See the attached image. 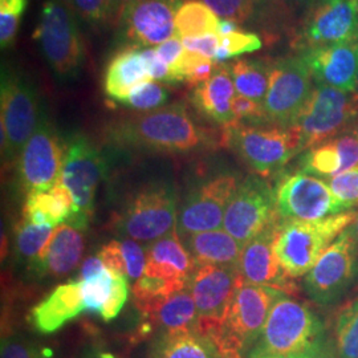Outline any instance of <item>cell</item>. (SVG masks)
Segmentation results:
<instances>
[{"label": "cell", "mask_w": 358, "mask_h": 358, "mask_svg": "<svg viewBox=\"0 0 358 358\" xmlns=\"http://www.w3.org/2000/svg\"><path fill=\"white\" fill-rule=\"evenodd\" d=\"M77 19L90 27L110 24L109 0H65Z\"/></svg>", "instance_id": "cell-43"}, {"label": "cell", "mask_w": 358, "mask_h": 358, "mask_svg": "<svg viewBox=\"0 0 358 358\" xmlns=\"http://www.w3.org/2000/svg\"><path fill=\"white\" fill-rule=\"evenodd\" d=\"M28 0H0V45L10 48L16 38Z\"/></svg>", "instance_id": "cell-42"}, {"label": "cell", "mask_w": 358, "mask_h": 358, "mask_svg": "<svg viewBox=\"0 0 358 358\" xmlns=\"http://www.w3.org/2000/svg\"><path fill=\"white\" fill-rule=\"evenodd\" d=\"M34 38L55 77L68 83L80 76L85 62L78 19L65 0H45Z\"/></svg>", "instance_id": "cell-4"}, {"label": "cell", "mask_w": 358, "mask_h": 358, "mask_svg": "<svg viewBox=\"0 0 358 358\" xmlns=\"http://www.w3.org/2000/svg\"><path fill=\"white\" fill-rule=\"evenodd\" d=\"M128 294V279L113 271V285H112L110 296L100 315L103 321L108 322L118 316V313L121 312V309L127 303Z\"/></svg>", "instance_id": "cell-47"}, {"label": "cell", "mask_w": 358, "mask_h": 358, "mask_svg": "<svg viewBox=\"0 0 358 358\" xmlns=\"http://www.w3.org/2000/svg\"><path fill=\"white\" fill-rule=\"evenodd\" d=\"M356 214L352 210L320 220H280L275 252L285 273L291 279L306 276Z\"/></svg>", "instance_id": "cell-3"}, {"label": "cell", "mask_w": 358, "mask_h": 358, "mask_svg": "<svg viewBox=\"0 0 358 358\" xmlns=\"http://www.w3.org/2000/svg\"><path fill=\"white\" fill-rule=\"evenodd\" d=\"M263 47V41L254 32L248 31H235L229 35L220 36V43L217 48L214 62L222 64L235 56L259 51Z\"/></svg>", "instance_id": "cell-40"}, {"label": "cell", "mask_w": 358, "mask_h": 358, "mask_svg": "<svg viewBox=\"0 0 358 358\" xmlns=\"http://www.w3.org/2000/svg\"><path fill=\"white\" fill-rule=\"evenodd\" d=\"M195 269L196 263L177 229L146 247V276L189 284Z\"/></svg>", "instance_id": "cell-24"}, {"label": "cell", "mask_w": 358, "mask_h": 358, "mask_svg": "<svg viewBox=\"0 0 358 358\" xmlns=\"http://www.w3.org/2000/svg\"><path fill=\"white\" fill-rule=\"evenodd\" d=\"M153 80L141 55V48L128 45L115 52L103 73V92L117 103H124L130 92Z\"/></svg>", "instance_id": "cell-27"}, {"label": "cell", "mask_w": 358, "mask_h": 358, "mask_svg": "<svg viewBox=\"0 0 358 358\" xmlns=\"http://www.w3.org/2000/svg\"><path fill=\"white\" fill-rule=\"evenodd\" d=\"M357 115L353 94L316 84L294 124L300 131V154L345 133Z\"/></svg>", "instance_id": "cell-10"}, {"label": "cell", "mask_w": 358, "mask_h": 358, "mask_svg": "<svg viewBox=\"0 0 358 358\" xmlns=\"http://www.w3.org/2000/svg\"><path fill=\"white\" fill-rule=\"evenodd\" d=\"M284 292L243 282L231 303L229 316L211 340L222 358H247L264 328L269 310Z\"/></svg>", "instance_id": "cell-6"}, {"label": "cell", "mask_w": 358, "mask_h": 358, "mask_svg": "<svg viewBox=\"0 0 358 358\" xmlns=\"http://www.w3.org/2000/svg\"><path fill=\"white\" fill-rule=\"evenodd\" d=\"M358 40V0H317L294 31L299 53Z\"/></svg>", "instance_id": "cell-17"}, {"label": "cell", "mask_w": 358, "mask_h": 358, "mask_svg": "<svg viewBox=\"0 0 358 358\" xmlns=\"http://www.w3.org/2000/svg\"><path fill=\"white\" fill-rule=\"evenodd\" d=\"M272 60L242 59L231 64V75L238 94L264 103L268 90Z\"/></svg>", "instance_id": "cell-32"}, {"label": "cell", "mask_w": 358, "mask_h": 358, "mask_svg": "<svg viewBox=\"0 0 358 358\" xmlns=\"http://www.w3.org/2000/svg\"><path fill=\"white\" fill-rule=\"evenodd\" d=\"M136 0H109V15H110V24L118 26L122 13L133 4Z\"/></svg>", "instance_id": "cell-54"}, {"label": "cell", "mask_w": 358, "mask_h": 358, "mask_svg": "<svg viewBox=\"0 0 358 358\" xmlns=\"http://www.w3.org/2000/svg\"><path fill=\"white\" fill-rule=\"evenodd\" d=\"M234 97L235 85L231 75V64L217 63L213 76L194 88L192 101L203 117L222 128H229L234 125L231 108Z\"/></svg>", "instance_id": "cell-25"}, {"label": "cell", "mask_w": 358, "mask_h": 358, "mask_svg": "<svg viewBox=\"0 0 358 358\" xmlns=\"http://www.w3.org/2000/svg\"><path fill=\"white\" fill-rule=\"evenodd\" d=\"M182 242L192 254L196 267L206 264L239 267L243 245L226 230L194 234Z\"/></svg>", "instance_id": "cell-29"}, {"label": "cell", "mask_w": 358, "mask_h": 358, "mask_svg": "<svg viewBox=\"0 0 358 358\" xmlns=\"http://www.w3.org/2000/svg\"><path fill=\"white\" fill-rule=\"evenodd\" d=\"M149 358H222L215 344L199 333H177L154 340Z\"/></svg>", "instance_id": "cell-31"}, {"label": "cell", "mask_w": 358, "mask_h": 358, "mask_svg": "<svg viewBox=\"0 0 358 358\" xmlns=\"http://www.w3.org/2000/svg\"><path fill=\"white\" fill-rule=\"evenodd\" d=\"M222 145L232 149L255 174L267 178L300 154V131L296 127L235 124L223 128Z\"/></svg>", "instance_id": "cell-5"}, {"label": "cell", "mask_w": 358, "mask_h": 358, "mask_svg": "<svg viewBox=\"0 0 358 358\" xmlns=\"http://www.w3.org/2000/svg\"><path fill=\"white\" fill-rule=\"evenodd\" d=\"M219 16L202 0H186L176 16V36L179 38L219 35Z\"/></svg>", "instance_id": "cell-34"}, {"label": "cell", "mask_w": 358, "mask_h": 358, "mask_svg": "<svg viewBox=\"0 0 358 358\" xmlns=\"http://www.w3.org/2000/svg\"><path fill=\"white\" fill-rule=\"evenodd\" d=\"M325 325L307 304L282 294L247 358L312 356L325 358Z\"/></svg>", "instance_id": "cell-2"}, {"label": "cell", "mask_w": 358, "mask_h": 358, "mask_svg": "<svg viewBox=\"0 0 358 358\" xmlns=\"http://www.w3.org/2000/svg\"><path fill=\"white\" fill-rule=\"evenodd\" d=\"M215 140L180 103L120 118L108 128V141L115 146L154 153H192L211 148Z\"/></svg>", "instance_id": "cell-1"}, {"label": "cell", "mask_w": 358, "mask_h": 358, "mask_svg": "<svg viewBox=\"0 0 358 358\" xmlns=\"http://www.w3.org/2000/svg\"><path fill=\"white\" fill-rule=\"evenodd\" d=\"M346 131H350L358 140V115L356 117V120L350 124V127H349V129H348Z\"/></svg>", "instance_id": "cell-56"}, {"label": "cell", "mask_w": 358, "mask_h": 358, "mask_svg": "<svg viewBox=\"0 0 358 358\" xmlns=\"http://www.w3.org/2000/svg\"><path fill=\"white\" fill-rule=\"evenodd\" d=\"M358 285V247L352 227L343 231L304 276V291L320 307L340 304Z\"/></svg>", "instance_id": "cell-7"}, {"label": "cell", "mask_w": 358, "mask_h": 358, "mask_svg": "<svg viewBox=\"0 0 358 358\" xmlns=\"http://www.w3.org/2000/svg\"><path fill=\"white\" fill-rule=\"evenodd\" d=\"M198 310L189 285L169 296L153 315L142 319L137 329L138 338L196 332Z\"/></svg>", "instance_id": "cell-23"}, {"label": "cell", "mask_w": 358, "mask_h": 358, "mask_svg": "<svg viewBox=\"0 0 358 358\" xmlns=\"http://www.w3.org/2000/svg\"><path fill=\"white\" fill-rule=\"evenodd\" d=\"M0 105L1 158L13 162L34 134L43 110L35 87L24 75L10 69L1 72Z\"/></svg>", "instance_id": "cell-8"}, {"label": "cell", "mask_w": 358, "mask_h": 358, "mask_svg": "<svg viewBox=\"0 0 358 358\" xmlns=\"http://www.w3.org/2000/svg\"><path fill=\"white\" fill-rule=\"evenodd\" d=\"M141 55L148 65L149 73L155 81L170 83V68L158 56L154 48H141Z\"/></svg>", "instance_id": "cell-51"}, {"label": "cell", "mask_w": 358, "mask_h": 358, "mask_svg": "<svg viewBox=\"0 0 358 358\" xmlns=\"http://www.w3.org/2000/svg\"><path fill=\"white\" fill-rule=\"evenodd\" d=\"M78 282L81 284V294H83L85 310L101 315L112 291L113 271L105 267L103 272H100L99 275L87 280H78Z\"/></svg>", "instance_id": "cell-39"}, {"label": "cell", "mask_w": 358, "mask_h": 358, "mask_svg": "<svg viewBox=\"0 0 358 358\" xmlns=\"http://www.w3.org/2000/svg\"><path fill=\"white\" fill-rule=\"evenodd\" d=\"M65 143L45 112L16 159L22 187L31 192H50L59 182L64 164Z\"/></svg>", "instance_id": "cell-15"}, {"label": "cell", "mask_w": 358, "mask_h": 358, "mask_svg": "<svg viewBox=\"0 0 358 358\" xmlns=\"http://www.w3.org/2000/svg\"><path fill=\"white\" fill-rule=\"evenodd\" d=\"M325 358H358V297L349 301L336 315L331 345Z\"/></svg>", "instance_id": "cell-33"}, {"label": "cell", "mask_w": 358, "mask_h": 358, "mask_svg": "<svg viewBox=\"0 0 358 358\" xmlns=\"http://www.w3.org/2000/svg\"><path fill=\"white\" fill-rule=\"evenodd\" d=\"M358 166V140L345 131L300 154L299 171L316 178H334Z\"/></svg>", "instance_id": "cell-22"}, {"label": "cell", "mask_w": 358, "mask_h": 358, "mask_svg": "<svg viewBox=\"0 0 358 358\" xmlns=\"http://www.w3.org/2000/svg\"><path fill=\"white\" fill-rule=\"evenodd\" d=\"M90 358H115L112 353H105V352H97V353H92Z\"/></svg>", "instance_id": "cell-58"}, {"label": "cell", "mask_w": 358, "mask_h": 358, "mask_svg": "<svg viewBox=\"0 0 358 358\" xmlns=\"http://www.w3.org/2000/svg\"><path fill=\"white\" fill-rule=\"evenodd\" d=\"M178 211L174 189L166 183H154L133 196L115 227L121 236L149 245L177 229Z\"/></svg>", "instance_id": "cell-9"}, {"label": "cell", "mask_w": 358, "mask_h": 358, "mask_svg": "<svg viewBox=\"0 0 358 358\" xmlns=\"http://www.w3.org/2000/svg\"><path fill=\"white\" fill-rule=\"evenodd\" d=\"M182 0H136L118 23L122 38L134 47H153L176 36Z\"/></svg>", "instance_id": "cell-19"}, {"label": "cell", "mask_w": 358, "mask_h": 358, "mask_svg": "<svg viewBox=\"0 0 358 358\" xmlns=\"http://www.w3.org/2000/svg\"><path fill=\"white\" fill-rule=\"evenodd\" d=\"M317 0H271L279 31L294 34Z\"/></svg>", "instance_id": "cell-41"}, {"label": "cell", "mask_w": 358, "mask_h": 358, "mask_svg": "<svg viewBox=\"0 0 358 358\" xmlns=\"http://www.w3.org/2000/svg\"><path fill=\"white\" fill-rule=\"evenodd\" d=\"M269 358H317L312 356H287V357H269Z\"/></svg>", "instance_id": "cell-59"}, {"label": "cell", "mask_w": 358, "mask_h": 358, "mask_svg": "<svg viewBox=\"0 0 358 358\" xmlns=\"http://www.w3.org/2000/svg\"><path fill=\"white\" fill-rule=\"evenodd\" d=\"M350 227H352V231H353V236H355V239H356V243H357L358 247V213L356 214V217H355L353 223L350 224Z\"/></svg>", "instance_id": "cell-57"}, {"label": "cell", "mask_w": 358, "mask_h": 358, "mask_svg": "<svg viewBox=\"0 0 358 358\" xmlns=\"http://www.w3.org/2000/svg\"><path fill=\"white\" fill-rule=\"evenodd\" d=\"M99 257L103 260V266L127 278V264L120 247V241H112L103 245L99 252ZM128 279V278H127Z\"/></svg>", "instance_id": "cell-50"}, {"label": "cell", "mask_w": 358, "mask_h": 358, "mask_svg": "<svg viewBox=\"0 0 358 358\" xmlns=\"http://www.w3.org/2000/svg\"><path fill=\"white\" fill-rule=\"evenodd\" d=\"M219 19H229L239 26L257 27L271 38H278L280 31L275 19L271 0H202Z\"/></svg>", "instance_id": "cell-30"}, {"label": "cell", "mask_w": 358, "mask_h": 358, "mask_svg": "<svg viewBox=\"0 0 358 358\" xmlns=\"http://www.w3.org/2000/svg\"><path fill=\"white\" fill-rule=\"evenodd\" d=\"M1 358H40L38 349L20 336L1 338Z\"/></svg>", "instance_id": "cell-48"}, {"label": "cell", "mask_w": 358, "mask_h": 358, "mask_svg": "<svg viewBox=\"0 0 358 358\" xmlns=\"http://www.w3.org/2000/svg\"><path fill=\"white\" fill-rule=\"evenodd\" d=\"M154 50L158 53V56L162 59V62L166 63L169 68H170L178 62L180 55L185 51V47L182 44V40L178 36H173L165 43L157 45Z\"/></svg>", "instance_id": "cell-52"}, {"label": "cell", "mask_w": 358, "mask_h": 358, "mask_svg": "<svg viewBox=\"0 0 358 358\" xmlns=\"http://www.w3.org/2000/svg\"><path fill=\"white\" fill-rule=\"evenodd\" d=\"M353 97H355V100L357 101L358 103V76H357V88H356V92H355V94H353Z\"/></svg>", "instance_id": "cell-60"}, {"label": "cell", "mask_w": 358, "mask_h": 358, "mask_svg": "<svg viewBox=\"0 0 358 358\" xmlns=\"http://www.w3.org/2000/svg\"><path fill=\"white\" fill-rule=\"evenodd\" d=\"M317 84L355 94L357 88L358 40L299 53Z\"/></svg>", "instance_id": "cell-21"}, {"label": "cell", "mask_w": 358, "mask_h": 358, "mask_svg": "<svg viewBox=\"0 0 358 358\" xmlns=\"http://www.w3.org/2000/svg\"><path fill=\"white\" fill-rule=\"evenodd\" d=\"M273 190L282 220H320L352 211L333 195L327 180L300 171L280 176Z\"/></svg>", "instance_id": "cell-14"}, {"label": "cell", "mask_w": 358, "mask_h": 358, "mask_svg": "<svg viewBox=\"0 0 358 358\" xmlns=\"http://www.w3.org/2000/svg\"><path fill=\"white\" fill-rule=\"evenodd\" d=\"M231 108L234 115V125L235 124H243V125L268 124L263 103H256L251 99L236 94L232 99Z\"/></svg>", "instance_id": "cell-45"}, {"label": "cell", "mask_w": 358, "mask_h": 358, "mask_svg": "<svg viewBox=\"0 0 358 358\" xmlns=\"http://www.w3.org/2000/svg\"><path fill=\"white\" fill-rule=\"evenodd\" d=\"M72 217V210L53 192H31L23 207V219L38 224L57 227Z\"/></svg>", "instance_id": "cell-35"}, {"label": "cell", "mask_w": 358, "mask_h": 358, "mask_svg": "<svg viewBox=\"0 0 358 358\" xmlns=\"http://www.w3.org/2000/svg\"><path fill=\"white\" fill-rule=\"evenodd\" d=\"M280 220V217H276L257 236L244 244L239 269L244 282L272 287L287 294L292 292L291 278L282 269L275 252Z\"/></svg>", "instance_id": "cell-20"}, {"label": "cell", "mask_w": 358, "mask_h": 358, "mask_svg": "<svg viewBox=\"0 0 358 358\" xmlns=\"http://www.w3.org/2000/svg\"><path fill=\"white\" fill-rule=\"evenodd\" d=\"M120 247L127 264V278L130 280L141 279L146 269V248L129 238L121 239Z\"/></svg>", "instance_id": "cell-46"}, {"label": "cell", "mask_w": 358, "mask_h": 358, "mask_svg": "<svg viewBox=\"0 0 358 358\" xmlns=\"http://www.w3.org/2000/svg\"><path fill=\"white\" fill-rule=\"evenodd\" d=\"M313 88V77L300 55L272 60L263 103L267 122L284 128L294 127Z\"/></svg>", "instance_id": "cell-13"}, {"label": "cell", "mask_w": 358, "mask_h": 358, "mask_svg": "<svg viewBox=\"0 0 358 358\" xmlns=\"http://www.w3.org/2000/svg\"><path fill=\"white\" fill-rule=\"evenodd\" d=\"M106 171L105 157L85 136L76 134L65 143L64 164L59 180L69 189L76 202V215L68 224L78 230L88 227L97 187Z\"/></svg>", "instance_id": "cell-11"}, {"label": "cell", "mask_w": 358, "mask_h": 358, "mask_svg": "<svg viewBox=\"0 0 358 358\" xmlns=\"http://www.w3.org/2000/svg\"><path fill=\"white\" fill-rule=\"evenodd\" d=\"M187 285L189 284L143 275L141 279L136 280L131 289L134 306L140 310L142 319L149 317L161 307L169 296L186 288Z\"/></svg>", "instance_id": "cell-36"}, {"label": "cell", "mask_w": 358, "mask_h": 358, "mask_svg": "<svg viewBox=\"0 0 358 358\" xmlns=\"http://www.w3.org/2000/svg\"><path fill=\"white\" fill-rule=\"evenodd\" d=\"M83 230L63 223L57 226L35 271L38 275L62 278L76 268L84 254Z\"/></svg>", "instance_id": "cell-28"}, {"label": "cell", "mask_w": 358, "mask_h": 358, "mask_svg": "<svg viewBox=\"0 0 358 358\" xmlns=\"http://www.w3.org/2000/svg\"><path fill=\"white\" fill-rule=\"evenodd\" d=\"M241 26L238 23H235L234 20H229V19H220L219 22V36H224V35H229L232 34L235 31H239Z\"/></svg>", "instance_id": "cell-55"}, {"label": "cell", "mask_w": 358, "mask_h": 358, "mask_svg": "<svg viewBox=\"0 0 358 358\" xmlns=\"http://www.w3.org/2000/svg\"><path fill=\"white\" fill-rule=\"evenodd\" d=\"M170 94L166 85L161 81L150 80L142 83L130 92L128 97L124 100V105L137 112H152L159 108H164Z\"/></svg>", "instance_id": "cell-38"}, {"label": "cell", "mask_w": 358, "mask_h": 358, "mask_svg": "<svg viewBox=\"0 0 358 358\" xmlns=\"http://www.w3.org/2000/svg\"><path fill=\"white\" fill-rule=\"evenodd\" d=\"M55 229L56 227L51 226H38L23 219L20 224H17L15 239L19 257L27 262L32 268H36L45 247L51 241Z\"/></svg>", "instance_id": "cell-37"}, {"label": "cell", "mask_w": 358, "mask_h": 358, "mask_svg": "<svg viewBox=\"0 0 358 358\" xmlns=\"http://www.w3.org/2000/svg\"><path fill=\"white\" fill-rule=\"evenodd\" d=\"M84 307L81 284L65 282L55 288L41 303L31 312V322L38 332L43 334L59 331L65 322L77 317Z\"/></svg>", "instance_id": "cell-26"}, {"label": "cell", "mask_w": 358, "mask_h": 358, "mask_svg": "<svg viewBox=\"0 0 358 358\" xmlns=\"http://www.w3.org/2000/svg\"><path fill=\"white\" fill-rule=\"evenodd\" d=\"M278 217L273 187L263 177L251 174L238 183L224 214L223 230L244 245Z\"/></svg>", "instance_id": "cell-16"}, {"label": "cell", "mask_w": 358, "mask_h": 358, "mask_svg": "<svg viewBox=\"0 0 358 358\" xmlns=\"http://www.w3.org/2000/svg\"><path fill=\"white\" fill-rule=\"evenodd\" d=\"M238 183L234 176L220 174L190 192L178 211L177 231L180 239L223 227L224 214Z\"/></svg>", "instance_id": "cell-18"}, {"label": "cell", "mask_w": 358, "mask_h": 358, "mask_svg": "<svg viewBox=\"0 0 358 358\" xmlns=\"http://www.w3.org/2000/svg\"><path fill=\"white\" fill-rule=\"evenodd\" d=\"M180 40L186 51L195 52L214 60L219 48L220 36L213 34V35H205L198 38H183Z\"/></svg>", "instance_id": "cell-49"}, {"label": "cell", "mask_w": 358, "mask_h": 358, "mask_svg": "<svg viewBox=\"0 0 358 358\" xmlns=\"http://www.w3.org/2000/svg\"><path fill=\"white\" fill-rule=\"evenodd\" d=\"M235 266H199L192 273L189 288L198 310L196 333L213 340L229 316L231 303L243 284Z\"/></svg>", "instance_id": "cell-12"}, {"label": "cell", "mask_w": 358, "mask_h": 358, "mask_svg": "<svg viewBox=\"0 0 358 358\" xmlns=\"http://www.w3.org/2000/svg\"><path fill=\"white\" fill-rule=\"evenodd\" d=\"M105 269L103 266V260L97 256H93V257H88L83 266H81V271H80V280H87L90 279L96 275H99L100 272H103Z\"/></svg>", "instance_id": "cell-53"}, {"label": "cell", "mask_w": 358, "mask_h": 358, "mask_svg": "<svg viewBox=\"0 0 358 358\" xmlns=\"http://www.w3.org/2000/svg\"><path fill=\"white\" fill-rule=\"evenodd\" d=\"M333 195L344 205L348 210L358 206V166L348 170L334 178L327 180Z\"/></svg>", "instance_id": "cell-44"}]
</instances>
